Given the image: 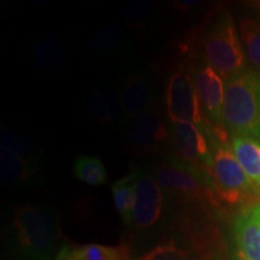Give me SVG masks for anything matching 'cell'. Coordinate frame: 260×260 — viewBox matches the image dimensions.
I'll list each match as a JSON object with an SVG mask.
<instances>
[{
    "label": "cell",
    "instance_id": "d6986e66",
    "mask_svg": "<svg viewBox=\"0 0 260 260\" xmlns=\"http://www.w3.org/2000/svg\"><path fill=\"white\" fill-rule=\"evenodd\" d=\"M34 64L42 70H52L60 64L64 57L63 44L57 38H44L34 45L31 52Z\"/></svg>",
    "mask_w": 260,
    "mask_h": 260
},
{
    "label": "cell",
    "instance_id": "4fadbf2b",
    "mask_svg": "<svg viewBox=\"0 0 260 260\" xmlns=\"http://www.w3.org/2000/svg\"><path fill=\"white\" fill-rule=\"evenodd\" d=\"M56 260H129V248L124 245H63Z\"/></svg>",
    "mask_w": 260,
    "mask_h": 260
},
{
    "label": "cell",
    "instance_id": "8992f818",
    "mask_svg": "<svg viewBox=\"0 0 260 260\" xmlns=\"http://www.w3.org/2000/svg\"><path fill=\"white\" fill-rule=\"evenodd\" d=\"M209 130L190 122L172 123V144L184 164L199 171L209 170L212 164L213 142L210 145Z\"/></svg>",
    "mask_w": 260,
    "mask_h": 260
},
{
    "label": "cell",
    "instance_id": "9c48e42d",
    "mask_svg": "<svg viewBox=\"0 0 260 260\" xmlns=\"http://www.w3.org/2000/svg\"><path fill=\"white\" fill-rule=\"evenodd\" d=\"M162 188L147 172L138 170L135 186L134 224L140 229L153 226L161 216Z\"/></svg>",
    "mask_w": 260,
    "mask_h": 260
},
{
    "label": "cell",
    "instance_id": "e0dca14e",
    "mask_svg": "<svg viewBox=\"0 0 260 260\" xmlns=\"http://www.w3.org/2000/svg\"><path fill=\"white\" fill-rule=\"evenodd\" d=\"M136 180H138V171H134L119 178L112 186L113 203L125 224L134 223Z\"/></svg>",
    "mask_w": 260,
    "mask_h": 260
},
{
    "label": "cell",
    "instance_id": "7402d4cb",
    "mask_svg": "<svg viewBox=\"0 0 260 260\" xmlns=\"http://www.w3.org/2000/svg\"><path fill=\"white\" fill-rule=\"evenodd\" d=\"M123 41L122 34L118 29L112 25L100 28L90 38L89 46L95 52H111L121 47Z\"/></svg>",
    "mask_w": 260,
    "mask_h": 260
},
{
    "label": "cell",
    "instance_id": "52a82bcc",
    "mask_svg": "<svg viewBox=\"0 0 260 260\" xmlns=\"http://www.w3.org/2000/svg\"><path fill=\"white\" fill-rule=\"evenodd\" d=\"M193 77L203 111L218 132H223L225 84L220 75L207 63H199L193 68Z\"/></svg>",
    "mask_w": 260,
    "mask_h": 260
},
{
    "label": "cell",
    "instance_id": "7c38bea8",
    "mask_svg": "<svg viewBox=\"0 0 260 260\" xmlns=\"http://www.w3.org/2000/svg\"><path fill=\"white\" fill-rule=\"evenodd\" d=\"M121 96L122 113L126 119L138 118L148 111L153 96V87L149 77L144 73L129 75L123 84Z\"/></svg>",
    "mask_w": 260,
    "mask_h": 260
},
{
    "label": "cell",
    "instance_id": "484cf974",
    "mask_svg": "<svg viewBox=\"0 0 260 260\" xmlns=\"http://www.w3.org/2000/svg\"><path fill=\"white\" fill-rule=\"evenodd\" d=\"M251 4H253V6H254L255 9L260 10V2H253V3H251Z\"/></svg>",
    "mask_w": 260,
    "mask_h": 260
},
{
    "label": "cell",
    "instance_id": "277c9868",
    "mask_svg": "<svg viewBox=\"0 0 260 260\" xmlns=\"http://www.w3.org/2000/svg\"><path fill=\"white\" fill-rule=\"evenodd\" d=\"M209 176L217 193L228 203H239L256 190L225 139L217 138L213 141L212 164Z\"/></svg>",
    "mask_w": 260,
    "mask_h": 260
},
{
    "label": "cell",
    "instance_id": "603a6c76",
    "mask_svg": "<svg viewBox=\"0 0 260 260\" xmlns=\"http://www.w3.org/2000/svg\"><path fill=\"white\" fill-rule=\"evenodd\" d=\"M140 260H187V255L174 242H168L157 246Z\"/></svg>",
    "mask_w": 260,
    "mask_h": 260
},
{
    "label": "cell",
    "instance_id": "44dd1931",
    "mask_svg": "<svg viewBox=\"0 0 260 260\" xmlns=\"http://www.w3.org/2000/svg\"><path fill=\"white\" fill-rule=\"evenodd\" d=\"M0 145H2V149H5L10 153L17 155V157L28 159V160H34V157L38 152L31 140L24 138L23 135L18 134V133L9 128L2 129Z\"/></svg>",
    "mask_w": 260,
    "mask_h": 260
},
{
    "label": "cell",
    "instance_id": "6da1fadb",
    "mask_svg": "<svg viewBox=\"0 0 260 260\" xmlns=\"http://www.w3.org/2000/svg\"><path fill=\"white\" fill-rule=\"evenodd\" d=\"M224 125L232 136L260 139V73L246 69L225 82Z\"/></svg>",
    "mask_w": 260,
    "mask_h": 260
},
{
    "label": "cell",
    "instance_id": "7a4b0ae2",
    "mask_svg": "<svg viewBox=\"0 0 260 260\" xmlns=\"http://www.w3.org/2000/svg\"><path fill=\"white\" fill-rule=\"evenodd\" d=\"M14 226L19 254L24 260H56L53 258L60 235L59 220L44 206L17 207Z\"/></svg>",
    "mask_w": 260,
    "mask_h": 260
},
{
    "label": "cell",
    "instance_id": "ba28073f",
    "mask_svg": "<svg viewBox=\"0 0 260 260\" xmlns=\"http://www.w3.org/2000/svg\"><path fill=\"white\" fill-rule=\"evenodd\" d=\"M155 180L161 188L187 198L200 197L209 191L201 171L175 159L159 165L155 170Z\"/></svg>",
    "mask_w": 260,
    "mask_h": 260
},
{
    "label": "cell",
    "instance_id": "ffe728a7",
    "mask_svg": "<svg viewBox=\"0 0 260 260\" xmlns=\"http://www.w3.org/2000/svg\"><path fill=\"white\" fill-rule=\"evenodd\" d=\"M239 34L249 63L260 73V21L253 18L241 19Z\"/></svg>",
    "mask_w": 260,
    "mask_h": 260
},
{
    "label": "cell",
    "instance_id": "30bf717a",
    "mask_svg": "<svg viewBox=\"0 0 260 260\" xmlns=\"http://www.w3.org/2000/svg\"><path fill=\"white\" fill-rule=\"evenodd\" d=\"M234 241L237 260H260V203L247 205L237 214Z\"/></svg>",
    "mask_w": 260,
    "mask_h": 260
},
{
    "label": "cell",
    "instance_id": "cb8c5ba5",
    "mask_svg": "<svg viewBox=\"0 0 260 260\" xmlns=\"http://www.w3.org/2000/svg\"><path fill=\"white\" fill-rule=\"evenodd\" d=\"M175 4H176L175 6H176L177 9L184 10V11H187V10L197 8L199 3H198V2H189V0H184V2H181V0H180V2H175Z\"/></svg>",
    "mask_w": 260,
    "mask_h": 260
},
{
    "label": "cell",
    "instance_id": "5b68a950",
    "mask_svg": "<svg viewBox=\"0 0 260 260\" xmlns=\"http://www.w3.org/2000/svg\"><path fill=\"white\" fill-rule=\"evenodd\" d=\"M165 102L171 123L190 122L205 126L204 111L191 73L184 68H178L169 79Z\"/></svg>",
    "mask_w": 260,
    "mask_h": 260
},
{
    "label": "cell",
    "instance_id": "ac0fdd59",
    "mask_svg": "<svg viewBox=\"0 0 260 260\" xmlns=\"http://www.w3.org/2000/svg\"><path fill=\"white\" fill-rule=\"evenodd\" d=\"M73 172L76 178L88 186H103L109 181L105 165L95 155L82 154L75 158Z\"/></svg>",
    "mask_w": 260,
    "mask_h": 260
},
{
    "label": "cell",
    "instance_id": "9a60e30c",
    "mask_svg": "<svg viewBox=\"0 0 260 260\" xmlns=\"http://www.w3.org/2000/svg\"><path fill=\"white\" fill-rule=\"evenodd\" d=\"M90 118L102 124H113L121 117V96L111 89L100 88L92 92L86 102Z\"/></svg>",
    "mask_w": 260,
    "mask_h": 260
},
{
    "label": "cell",
    "instance_id": "8fae6325",
    "mask_svg": "<svg viewBox=\"0 0 260 260\" xmlns=\"http://www.w3.org/2000/svg\"><path fill=\"white\" fill-rule=\"evenodd\" d=\"M168 139V126L157 112L148 110L130 123V146L140 153H149L155 151L161 147Z\"/></svg>",
    "mask_w": 260,
    "mask_h": 260
},
{
    "label": "cell",
    "instance_id": "d4e9b609",
    "mask_svg": "<svg viewBox=\"0 0 260 260\" xmlns=\"http://www.w3.org/2000/svg\"><path fill=\"white\" fill-rule=\"evenodd\" d=\"M148 6L147 5H141V9H140V14H147V12H148ZM136 14H138V12H136ZM140 16H141V15H140ZM140 16L139 15H133V16H129V18L130 19H138V18H141V17H140Z\"/></svg>",
    "mask_w": 260,
    "mask_h": 260
},
{
    "label": "cell",
    "instance_id": "3957f363",
    "mask_svg": "<svg viewBox=\"0 0 260 260\" xmlns=\"http://www.w3.org/2000/svg\"><path fill=\"white\" fill-rule=\"evenodd\" d=\"M201 48L206 63L223 80H230L246 70V57L240 34L228 11H220L201 35Z\"/></svg>",
    "mask_w": 260,
    "mask_h": 260
},
{
    "label": "cell",
    "instance_id": "2e32d148",
    "mask_svg": "<svg viewBox=\"0 0 260 260\" xmlns=\"http://www.w3.org/2000/svg\"><path fill=\"white\" fill-rule=\"evenodd\" d=\"M34 160H28L10 152L0 151V180L8 186H21L34 178L37 172Z\"/></svg>",
    "mask_w": 260,
    "mask_h": 260
},
{
    "label": "cell",
    "instance_id": "5bb4252c",
    "mask_svg": "<svg viewBox=\"0 0 260 260\" xmlns=\"http://www.w3.org/2000/svg\"><path fill=\"white\" fill-rule=\"evenodd\" d=\"M232 148L249 181L260 190V139L232 136Z\"/></svg>",
    "mask_w": 260,
    "mask_h": 260
}]
</instances>
